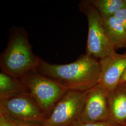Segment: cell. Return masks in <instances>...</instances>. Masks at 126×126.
Listing matches in <instances>:
<instances>
[{
  "label": "cell",
  "instance_id": "3",
  "mask_svg": "<svg viewBox=\"0 0 126 126\" xmlns=\"http://www.w3.org/2000/svg\"><path fill=\"white\" fill-rule=\"evenodd\" d=\"M79 8L86 16L88 31L86 54L100 60L116 52L104 26L103 19L97 10L88 0H82Z\"/></svg>",
  "mask_w": 126,
  "mask_h": 126
},
{
  "label": "cell",
  "instance_id": "5",
  "mask_svg": "<svg viewBox=\"0 0 126 126\" xmlns=\"http://www.w3.org/2000/svg\"><path fill=\"white\" fill-rule=\"evenodd\" d=\"M87 91L68 90L55 104L49 116L41 123L42 126H70L79 121Z\"/></svg>",
  "mask_w": 126,
  "mask_h": 126
},
{
  "label": "cell",
  "instance_id": "6",
  "mask_svg": "<svg viewBox=\"0 0 126 126\" xmlns=\"http://www.w3.org/2000/svg\"><path fill=\"white\" fill-rule=\"evenodd\" d=\"M0 112L23 122L42 123L45 113L29 94L16 95L0 99Z\"/></svg>",
  "mask_w": 126,
  "mask_h": 126
},
{
  "label": "cell",
  "instance_id": "11",
  "mask_svg": "<svg viewBox=\"0 0 126 126\" xmlns=\"http://www.w3.org/2000/svg\"><path fill=\"white\" fill-rule=\"evenodd\" d=\"M23 94H28L25 87L20 79L1 72L0 73V99Z\"/></svg>",
  "mask_w": 126,
  "mask_h": 126
},
{
  "label": "cell",
  "instance_id": "8",
  "mask_svg": "<svg viewBox=\"0 0 126 126\" xmlns=\"http://www.w3.org/2000/svg\"><path fill=\"white\" fill-rule=\"evenodd\" d=\"M100 77L98 84L108 93L114 90L119 84L126 69V52H116L99 60Z\"/></svg>",
  "mask_w": 126,
  "mask_h": 126
},
{
  "label": "cell",
  "instance_id": "9",
  "mask_svg": "<svg viewBox=\"0 0 126 126\" xmlns=\"http://www.w3.org/2000/svg\"><path fill=\"white\" fill-rule=\"evenodd\" d=\"M109 120L115 125L126 124V82L108 93Z\"/></svg>",
  "mask_w": 126,
  "mask_h": 126
},
{
  "label": "cell",
  "instance_id": "17",
  "mask_svg": "<svg viewBox=\"0 0 126 126\" xmlns=\"http://www.w3.org/2000/svg\"><path fill=\"white\" fill-rule=\"evenodd\" d=\"M125 82H126V69L122 75L120 80L119 84L122 83H125Z\"/></svg>",
  "mask_w": 126,
  "mask_h": 126
},
{
  "label": "cell",
  "instance_id": "16",
  "mask_svg": "<svg viewBox=\"0 0 126 126\" xmlns=\"http://www.w3.org/2000/svg\"><path fill=\"white\" fill-rule=\"evenodd\" d=\"M15 120L17 126H43L42 124H39L36 122H23Z\"/></svg>",
  "mask_w": 126,
  "mask_h": 126
},
{
  "label": "cell",
  "instance_id": "12",
  "mask_svg": "<svg viewBox=\"0 0 126 126\" xmlns=\"http://www.w3.org/2000/svg\"><path fill=\"white\" fill-rule=\"evenodd\" d=\"M99 13L102 19L113 16L115 14L126 7L124 0H89Z\"/></svg>",
  "mask_w": 126,
  "mask_h": 126
},
{
  "label": "cell",
  "instance_id": "4",
  "mask_svg": "<svg viewBox=\"0 0 126 126\" xmlns=\"http://www.w3.org/2000/svg\"><path fill=\"white\" fill-rule=\"evenodd\" d=\"M19 79L25 87L28 94L45 113H50L55 104L68 90L36 71L30 72Z\"/></svg>",
  "mask_w": 126,
  "mask_h": 126
},
{
  "label": "cell",
  "instance_id": "15",
  "mask_svg": "<svg viewBox=\"0 0 126 126\" xmlns=\"http://www.w3.org/2000/svg\"><path fill=\"white\" fill-rule=\"evenodd\" d=\"M114 16L126 30V7L119 10Z\"/></svg>",
  "mask_w": 126,
  "mask_h": 126
},
{
  "label": "cell",
  "instance_id": "19",
  "mask_svg": "<svg viewBox=\"0 0 126 126\" xmlns=\"http://www.w3.org/2000/svg\"><path fill=\"white\" fill-rule=\"evenodd\" d=\"M124 3H125V4L126 5V0H124Z\"/></svg>",
  "mask_w": 126,
  "mask_h": 126
},
{
  "label": "cell",
  "instance_id": "2",
  "mask_svg": "<svg viewBox=\"0 0 126 126\" xmlns=\"http://www.w3.org/2000/svg\"><path fill=\"white\" fill-rule=\"evenodd\" d=\"M36 56L33 54L26 31L16 29L10 36L9 44L1 54V72L20 79L30 72L36 71Z\"/></svg>",
  "mask_w": 126,
  "mask_h": 126
},
{
  "label": "cell",
  "instance_id": "18",
  "mask_svg": "<svg viewBox=\"0 0 126 126\" xmlns=\"http://www.w3.org/2000/svg\"><path fill=\"white\" fill-rule=\"evenodd\" d=\"M116 126H126V124H124V125H116Z\"/></svg>",
  "mask_w": 126,
  "mask_h": 126
},
{
  "label": "cell",
  "instance_id": "1",
  "mask_svg": "<svg viewBox=\"0 0 126 126\" xmlns=\"http://www.w3.org/2000/svg\"><path fill=\"white\" fill-rule=\"evenodd\" d=\"M36 71L68 90L86 91L98 84L100 65L99 60L86 54L64 64H51L37 56Z\"/></svg>",
  "mask_w": 126,
  "mask_h": 126
},
{
  "label": "cell",
  "instance_id": "14",
  "mask_svg": "<svg viewBox=\"0 0 126 126\" xmlns=\"http://www.w3.org/2000/svg\"><path fill=\"white\" fill-rule=\"evenodd\" d=\"M0 126H17L15 120L5 114L0 112Z\"/></svg>",
  "mask_w": 126,
  "mask_h": 126
},
{
  "label": "cell",
  "instance_id": "10",
  "mask_svg": "<svg viewBox=\"0 0 126 126\" xmlns=\"http://www.w3.org/2000/svg\"><path fill=\"white\" fill-rule=\"evenodd\" d=\"M103 19L104 26L115 49L126 48V30L115 17Z\"/></svg>",
  "mask_w": 126,
  "mask_h": 126
},
{
  "label": "cell",
  "instance_id": "13",
  "mask_svg": "<svg viewBox=\"0 0 126 126\" xmlns=\"http://www.w3.org/2000/svg\"><path fill=\"white\" fill-rule=\"evenodd\" d=\"M70 126H116L110 121L94 123H83L76 121Z\"/></svg>",
  "mask_w": 126,
  "mask_h": 126
},
{
  "label": "cell",
  "instance_id": "7",
  "mask_svg": "<svg viewBox=\"0 0 126 126\" xmlns=\"http://www.w3.org/2000/svg\"><path fill=\"white\" fill-rule=\"evenodd\" d=\"M109 120L108 92L99 84L87 91L79 122L94 123Z\"/></svg>",
  "mask_w": 126,
  "mask_h": 126
}]
</instances>
